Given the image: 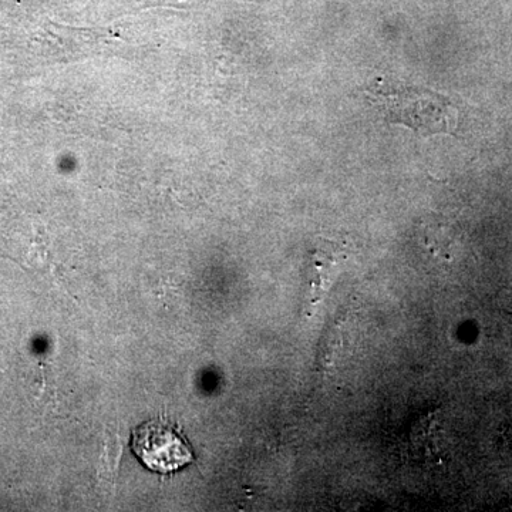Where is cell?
I'll return each mask as SVG.
<instances>
[{
    "mask_svg": "<svg viewBox=\"0 0 512 512\" xmlns=\"http://www.w3.org/2000/svg\"><path fill=\"white\" fill-rule=\"evenodd\" d=\"M131 447L144 466L161 474L173 473L194 460L180 431L163 420L141 424L134 430Z\"/></svg>",
    "mask_w": 512,
    "mask_h": 512,
    "instance_id": "2",
    "label": "cell"
},
{
    "mask_svg": "<svg viewBox=\"0 0 512 512\" xmlns=\"http://www.w3.org/2000/svg\"><path fill=\"white\" fill-rule=\"evenodd\" d=\"M366 96L389 123L403 124L424 137L456 134L458 109L441 93L426 87L377 82Z\"/></svg>",
    "mask_w": 512,
    "mask_h": 512,
    "instance_id": "1",
    "label": "cell"
}]
</instances>
